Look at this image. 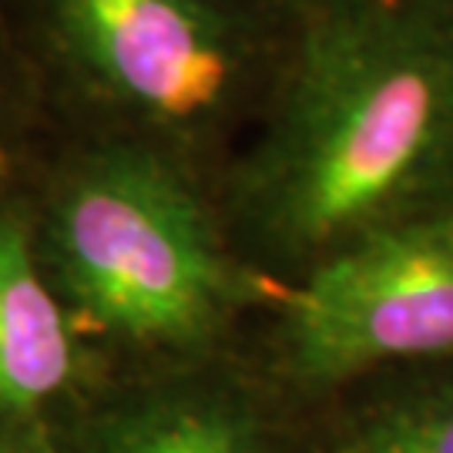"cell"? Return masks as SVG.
I'll list each match as a JSON object with an SVG mask.
<instances>
[{
  "mask_svg": "<svg viewBox=\"0 0 453 453\" xmlns=\"http://www.w3.org/2000/svg\"><path fill=\"white\" fill-rule=\"evenodd\" d=\"M296 24L226 192L256 239L316 265L372 228L453 205V4Z\"/></svg>",
  "mask_w": 453,
  "mask_h": 453,
  "instance_id": "obj_1",
  "label": "cell"
},
{
  "mask_svg": "<svg viewBox=\"0 0 453 453\" xmlns=\"http://www.w3.org/2000/svg\"><path fill=\"white\" fill-rule=\"evenodd\" d=\"M34 228L67 316L134 349L195 353L252 292L192 165L138 138L71 155Z\"/></svg>",
  "mask_w": 453,
  "mask_h": 453,
  "instance_id": "obj_2",
  "label": "cell"
},
{
  "mask_svg": "<svg viewBox=\"0 0 453 453\" xmlns=\"http://www.w3.org/2000/svg\"><path fill=\"white\" fill-rule=\"evenodd\" d=\"M50 67L88 108L172 155L265 101V41L242 0H31ZM188 162V158H185Z\"/></svg>",
  "mask_w": 453,
  "mask_h": 453,
  "instance_id": "obj_3",
  "label": "cell"
},
{
  "mask_svg": "<svg viewBox=\"0 0 453 453\" xmlns=\"http://www.w3.org/2000/svg\"><path fill=\"white\" fill-rule=\"evenodd\" d=\"M282 353L306 387L453 353V205L372 228L309 265L286 299Z\"/></svg>",
  "mask_w": 453,
  "mask_h": 453,
  "instance_id": "obj_4",
  "label": "cell"
},
{
  "mask_svg": "<svg viewBox=\"0 0 453 453\" xmlns=\"http://www.w3.org/2000/svg\"><path fill=\"white\" fill-rule=\"evenodd\" d=\"M78 376V340L54 292L34 211L0 195V420L31 417Z\"/></svg>",
  "mask_w": 453,
  "mask_h": 453,
  "instance_id": "obj_5",
  "label": "cell"
},
{
  "mask_svg": "<svg viewBox=\"0 0 453 453\" xmlns=\"http://www.w3.org/2000/svg\"><path fill=\"white\" fill-rule=\"evenodd\" d=\"M104 453H262L252 413L228 393L179 389L125 410L104 434Z\"/></svg>",
  "mask_w": 453,
  "mask_h": 453,
  "instance_id": "obj_6",
  "label": "cell"
},
{
  "mask_svg": "<svg viewBox=\"0 0 453 453\" xmlns=\"http://www.w3.org/2000/svg\"><path fill=\"white\" fill-rule=\"evenodd\" d=\"M333 453H453V376L370 410Z\"/></svg>",
  "mask_w": 453,
  "mask_h": 453,
  "instance_id": "obj_7",
  "label": "cell"
},
{
  "mask_svg": "<svg viewBox=\"0 0 453 453\" xmlns=\"http://www.w3.org/2000/svg\"><path fill=\"white\" fill-rule=\"evenodd\" d=\"M279 7H286L296 20H309V17L326 14H349V11H370V7H383V4H400V0H275Z\"/></svg>",
  "mask_w": 453,
  "mask_h": 453,
  "instance_id": "obj_8",
  "label": "cell"
},
{
  "mask_svg": "<svg viewBox=\"0 0 453 453\" xmlns=\"http://www.w3.org/2000/svg\"><path fill=\"white\" fill-rule=\"evenodd\" d=\"M14 175V158H11V151L0 145V195L7 192V181Z\"/></svg>",
  "mask_w": 453,
  "mask_h": 453,
  "instance_id": "obj_9",
  "label": "cell"
},
{
  "mask_svg": "<svg viewBox=\"0 0 453 453\" xmlns=\"http://www.w3.org/2000/svg\"><path fill=\"white\" fill-rule=\"evenodd\" d=\"M0 453H41L34 443H27V447H7V450H0Z\"/></svg>",
  "mask_w": 453,
  "mask_h": 453,
  "instance_id": "obj_10",
  "label": "cell"
}]
</instances>
